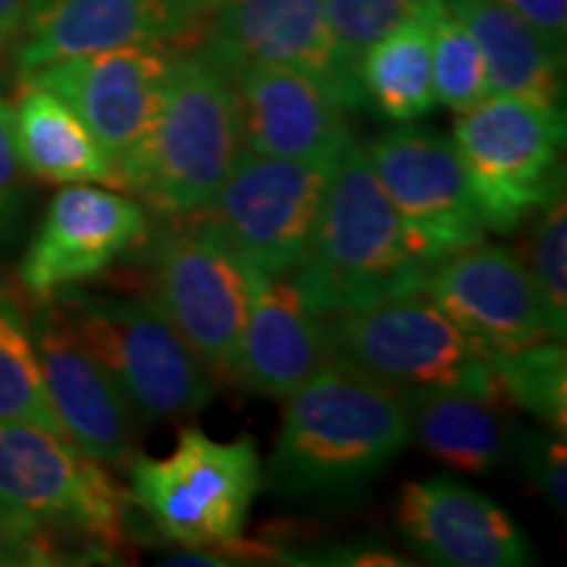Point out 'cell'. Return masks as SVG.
I'll use <instances>...</instances> for the list:
<instances>
[{
  "label": "cell",
  "mask_w": 567,
  "mask_h": 567,
  "mask_svg": "<svg viewBox=\"0 0 567 567\" xmlns=\"http://www.w3.org/2000/svg\"><path fill=\"white\" fill-rule=\"evenodd\" d=\"M410 442L402 394L337 363L287 396L264 481L289 499L350 502Z\"/></svg>",
  "instance_id": "1"
},
{
  "label": "cell",
  "mask_w": 567,
  "mask_h": 567,
  "mask_svg": "<svg viewBox=\"0 0 567 567\" xmlns=\"http://www.w3.org/2000/svg\"><path fill=\"white\" fill-rule=\"evenodd\" d=\"M292 279L323 316L423 292L429 268L410 250L365 147L339 153Z\"/></svg>",
  "instance_id": "2"
},
{
  "label": "cell",
  "mask_w": 567,
  "mask_h": 567,
  "mask_svg": "<svg viewBox=\"0 0 567 567\" xmlns=\"http://www.w3.org/2000/svg\"><path fill=\"white\" fill-rule=\"evenodd\" d=\"M243 118L229 76L203 51L172 59L151 132L118 166L124 193L166 218L205 208L243 158Z\"/></svg>",
  "instance_id": "3"
},
{
  "label": "cell",
  "mask_w": 567,
  "mask_h": 567,
  "mask_svg": "<svg viewBox=\"0 0 567 567\" xmlns=\"http://www.w3.org/2000/svg\"><path fill=\"white\" fill-rule=\"evenodd\" d=\"M134 507L155 534L182 549H216L243 565L264 563L276 549L245 542L252 502L264 488L258 442L239 436L216 442L203 429H184L172 455L137 452L126 465Z\"/></svg>",
  "instance_id": "4"
},
{
  "label": "cell",
  "mask_w": 567,
  "mask_h": 567,
  "mask_svg": "<svg viewBox=\"0 0 567 567\" xmlns=\"http://www.w3.org/2000/svg\"><path fill=\"white\" fill-rule=\"evenodd\" d=\"M126 502L105 465L66 436L0 417V538L51 555V542L109 551L124 538Z\"/></svg>",
  "instance_id": "5"
},
{
  "label": "cell",
  "mask_w": 567,
  "mask_h": 567,
  "mask_svg": "<svg viewBox=\"0 0 567 567\" xmlns=\"http://www.w3.org/2000/svg\"><path fill=\"white\" fill-rule=\"evenodd\" d=\"M53 302L109 368L140 421L189 417L213 402L218 381L155 300L71 287Z\"/></svg>",
  "instance_id": "6"
},
{
  "label": "cell",
  "mask_w": 567,
  "mask_h": 567,
  "mask_svg": "<svg viewBox=\"0 0 567 567\" xmlns=\"http://www.w3.org/2000/svg\"><path fill=\"white\" fill-rule=\"evenodd\" d=\"M326 334L331 363L400 394L463 384L502 400L488 350L467 339L425 292L326 316Z\"/></svg>",
  "instance_id": "7"
},
{
  "label": "cell",
  "mask_w": 567,
  "mask_h": 567,
  "mask_svg": "<svg viewBox=\"0 0 567 567\" xmlns=\"http://www.w3.org/2000/svg\"><path fill=\"white\" fill-rule=\"evenodd\" d=\"M452 145L486 231H515L563 193V109L517 95H486L460 113Z\"/></svg>",
  "instance_id": "8"
},
{
  "label": "cell",
  "mask_w": 567,
  "mask_h": 567,
  "mask_svg": "<svg viewBox=\"0 0 567 567\" xmlns=\"http://www.w3.org/2000/svg\"><path fill=\"white\" fill-rule=\"evenodd\" d=\"M334 166L243 153L216 197L184 218L247 266L287 274L308 247Z\"/></svg>",
  "instance_id": "9"
},
{
  "label": "cell",
  "mask_w": 567,
  "mask_h": 567,
  "mask_svg": "<svg viewBox=\"0 0 567 567\" xmlns=\"http://www.w3.org/2000/svg\"><path fill=\"white\" fill-rule=\"evenodd\" d=\"M153 292L210 375L239 386L250 313V266L193 221L168 226L151 250Z\"/></svg>",
  "instance_id": "10"
},
{
  "label": "cell",
  "mask_w": 567,
  "mask_h": 567,
  "mask_svg": "<svg viewBox=\"0 0 567 567\" xmlns=\"http://www.w3.org/2000/svg\"><path fill=\"white\" fill-rule=\"evenodd\" d=\"M410 250L429 268L484 243V218L452 140L400 126L365 147Z\"/></svg>",
  "instance_id": "11"
},
{
  "label": "cell",
  "mask_w": 567,
  "mask_h": 567,
  "mask_svg": "<svg viewBox=\"0 0 567 567\" xmlns=\"http://www.w3.org/2000/svg\"><path fill=\"white\" fill-rule=\"evenodd\" d=\"M200 51L226 76L279 66L313 76L347 111L363 109L358 74L339 51L326 0H229L203 21Z\"/></svg>",
  "instance_id": "12"
},
{
  "label": "cell",
  "mask_w": 567,
  "mask_h": 567,
  "mask_svg": "<svg viewBox=\"0 0 567 567\" xmlns=\"http://www.w3.org/2000/svg\"><path fill=\"white\" fill-rule=\"evenodd\" d=\"M30 329L48 400L63 436L95 463L126 471L140 452V417L116 379L53 300L38 305Z\"/></svg>",
  "instance_id": "13"
},
{
  "label": "cell",
  "mask_w": 567,
  "mask_h": 567,
  "mask_svg": "<svg viewBox=\"0 0 567 567\" xmlns=\"http://www.w3.org/2000/svg\"><path fill=\"white\" fill-rule=\"evenodd\" d=\"M151 234L147 213L122 193L66 184L48 205L19 264V281L38 302L80 287L140 247Z\"/></svg>",
  "instance_id": "14"
},
{
  "label": "cell",
  "mask_w": 567,
  "mask_h": 567,
  "mask_svg": "<svg viewBox=\"0 0 567 567\" xmlns=\"http://www.w3.org/2000/svg\"><path fill=\"white\" fill-rule=\"evenodd\" d=\"M168 69L172 55L163 45H130L48 63L21 80L69 103L118 174V166L151 132Z\"/></svg>",
  "instance_id": "15"
},
{
  "label": "cell",
  "mask_w": 567,
  "mask_h": 567,
  "mask_svg": "<svg viewBox=\"0 0 567 567\" xmlns=\"http://www.w3.org/2000/svg\"><path fill=\"white\" fill-rule=\"evenodd\" d=\"M423 292L488 352H513L551 339L534 276L509 247L478 243L452 255L431 268Z\"/></svg>",
  "instance_id": "16"
},
{
  "label": "cell",
  "mask_w": 567,
  "mask_h": 567,
  "mask_svg": "<svg viewBox=\"0 0 567 567\" xmlns=\"http://www.w3.org/2000/svg\"><path fill=\"white\" fill-rule=\"evenodd\" d=\"M396 526L417 557L444 567H523L534 549L494 499L455 478L405 484L396 499Z\"/></svg>",
  "instance_id": "17"
},
{
  "label": "cell",
  "mask_w": 567,
  "mask_h": 567,
  "mask_svg": "<svg viewBox=\"0 0 567 567\" xmlns=\"http://www.w3.org/2000/svg\"><path fill=\"white\" fill-rule=\"evenodd\" d=\"M189 30L176 0H30L13 40L21 76L48 63L130 45H166Z\"/></svg>",
  "instance_id": "18"
},
{
  "label": "cell",
  "mask_w": 567,
  "mask_h": 567,
  "mask_svg": "<svg viewBox=\"0 0 567 567\" xmlns=\"http://www.w3.org/2000/svg\"><path fill=\"white\" fill-rule=\"evenodd\" d=\"M247 153L334 163L350 145L344 105L313 76L250 66L231 76Z\"/></svg>",
  "instance_id": "19"
},
{
  "label": "cell",
  "mask_w": 567,
  "mask_h": 567,
  "mask_svg": "<svg viewBox=\"0 0 567 567\" xmlns=\"http://www.w3.org/2000/svg\"><path fill=\"white\" fill-rule=\"evenodd\" d=\"M329 358L326 316L305 297L292 274L250 266V313L243 337L239 386L287 400Z\"/></svg>",
  "instance_id": "20"
},
{
  "label": "cell",
  "mask_w": 567,
  "mask_h": 567,
  "mask_svg": "<svg viewBox=\"0 0 567 567\" xmlns=\"http://www.w3.org/2000/svg\"><path fill=\"white\" fill-rule=\"evenodd\" d=\"M410 439L460 473H492L513 457L515 423L505 402L476 386H434L402 394Z\"/></svg>",
  "instance_id": "21"
},
{
  "label": "cell",
  "mask_w": 567,
  "mask_h": 567,
  "mask_svg": "<svg viewBox=\"0 0 567 567\" xmlns=\"http://www.w3.org/2000/svg\"><path fill=\"white\" fill-rule=\"evenodd\" d=\"M467 27L486 63L488 95H517L563 109L565 53L499 0H444Z\"/></svg>",
  "instance_id": "22"
},
{
  "label": "cell",
  "mask_w": 567,
  "mask_h": 567,
  "mask_svg": "<svg viewBox=\"0 0 567 567\" xmlns=\"http://www.w3.org/2000/svg\"><path fill=\"white\" fill-rule=\"evenodd\" d=\"M13 134L27 176L51 184H103L122 189L116 166L101 142L55 92L24 80L13 105Z\"/></svg>",
  "instance_id": "23"
},
{
  "label": "cell",
  "mask_w": 567,
  "mask_h": 567,
  "mask_svg": "<svg viewBox=\"0 0 567 567\" xmlns=\"http://www.w3.org/2000/svg\"><path fill=\"white\" fill-rule=\"evenodd\" d=\"M429 11L431 0L421 13L375 40L358 61L363 105L389 122H415L436 105Z\"/></svg>",
  "instance_id": "24"
},
{
  "label": "cell",
  "mask_w": 567,
  "mask_h": 567,
  "mask_svg": "<svg viewBox=\"0 0 567 567\" xmlns=\"http://www.w3.org/2000/svg\"><path fill=\"white\" fill-rule=\"evenodd\" d=\"M496 386L507 408L536 415L551 434H567V352L559 339L513 352H488Z\"/></svg>",
  "instance_id": "25"
},
{
  "label": "cell",
  "mask_w": 567,
  "mask_h": 567,
  "mask_svg": "<svg viewBox=\"0 0 567 567\" xmlns=\"http://www.w3.org/2000/svg\"><path fill=\"white\" fill-rule=\"evenodd\" d=\"M0 417L40 425L63 436L42 381L30 318L3 295H0Z\"/></svg>",
  "instance_id": "26"
},
{
  "label": "cell",
  "mask_w": 567,
  "mask_h": 567,
  "mask_svg": "<svg viewBox=\"0 0 567 567\" xmlns=\"http://www.w3.org/2000/svg\"><path fill=\"white\" fill-rule=\"evenodd\" d=\"M431 66H434L436 103L463 113L488 95L486 63L467 27L444 6L431 0Z\"/></svg>",
  "instance_id": "27"
},
{
  "label": "cell",
  "mask_w": 567,
  "mask_h": 567,
  "mask_svg": "<svg viewBox=\"0 0 567 567\" xmlns=\"http://www.w3.org/2000/svg\"><path fill=\"white\" fill-rule=\"evenodd\" d=\"M528 271L534 276L547 313L549 337L563 342L567 334V213L565 193L538 210L528 239Z\"/></svg>",
  "instance_id": "28"
},
{
  "label": "cell",
  "mask_w": 567,
  "mask_h": 567,
  "mask_svg": "<svg viewBox=\"0 0 567 567\" xmlns=\"http://www.w3.org/2000/svg\"><path fill=\"white\" fill-rule=\"evenodd\" d=\"M429 0H326V17L344 61L358 74V61L375 40L415 17Z\"/></svg>",
  "instance_id": "29"
},
{
  "label": "cell",
  "mask_w": 567,
  "mask_h": 567,
  "mask_svg": "<svg viewBox=\"0 0 567 567\" xmlns=\"http://www.w3.org/2000/svg\"><path fill=\"white\" fill-rule=\"evenodd\" d=\"M513 457H517L523 473L536 492L549 502L557 515L567 513V455L565 439L551 431H534L515 425Z\"/></svg>",
  "instance_id": "30"
},
{
  "label": "cell",
  "mask_w": 567,
  "mask_h": 567,
  "mask_svg": "<svg viewBox=\"0 0 567 567\" xmlns=\"http://www.w3.org/2000/svg\"><path fill=\"white\" fill-rule=\"evenodd\" d=\"M24 179L17 134H13V105L0 95V243L17 229L24 208Z\"/></svg>",
  "instance_id": "31"
},
{
  "label": "cell",
  "mask_w": 567,
  "mask_h": 567,
  "mask_svg": "<svg viewBox=\"0 0 567 567\" xmlns=\"http://www.w3.org/2000/svg\"><path fill=\"white\" fill-rule=\"evenodd\" d=\"M523 21H528L538 34L549 40L551 48L565 53L567 38V0H499Z\"/></svg>",
  "instance_id": "32"
},
{
  "label": "cell",
  "mask_w": 567,
  "mask_h": 567,
  "mask_svg": "<svg viewBox=\"0 0 567 567\" xmlns=\"http://www.w3.org/2000/svg\"><path fill=\"white\" fill-rule=\"evenodd\" d=\"M30 0H0V51L17 40Z\"/></svg>",
  "instance_id": "33"
},
{
  "label": "cell",
  "mask_w": 567,
  "mask_h": 567,
  "mask_svg": "<svg viewBox=\"0 0 567 567\" xmlns=\"http://www.w3.org/2000/svg\"><path fill=\"white\" fill-rule=\"evenodd\" d=\"M179 3V9L184 13V19H187L189 30H197V24L205 21L210 17L213 11H218L221 6L229 3V0H176Z\"/></svg>",
  "instance_id": "34"
}]
</instances>
